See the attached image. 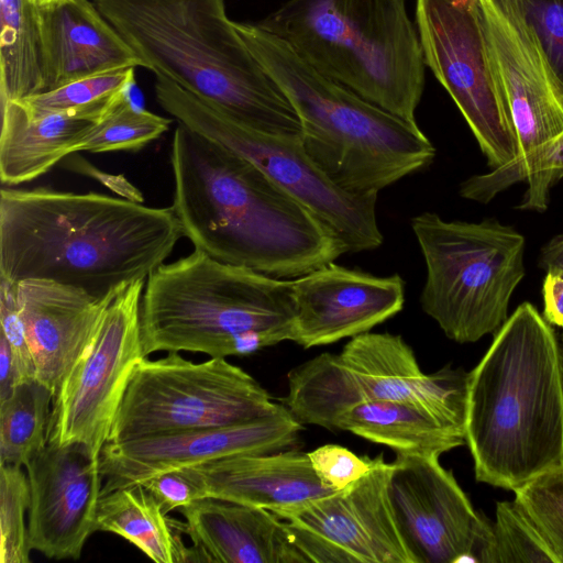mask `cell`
<instances>
[{"label": "cell", "instance_id": "obj_40", "mask_svg": "<svg viewBox=\"0 0 563 563\" xmlns=\"http://www.w3.org/2000/svg\"><path fill=\"white\" fill-rule=\"evenodd\" d=\"M543 318L563 329V272L547 271L542 283Z\"/></svg>", "mask_w": 563, "mask_h": 563}, {"label": "cell", "instance_id": "obj_27", "mask_svg": "<svg viewBox=\"0 0 563 563\" xmlns=\"http://www.w3.org/2000/svg\"><path fill=\"white\" fill-rule=\"evenodd\" d=\"M0 97L22 100L45 89V56L36 0H0Z\"/></svg>", "mask_w": 563, "mask_h": 563}, {"label": "cell", "instance_id": "obj_1", "mask_svg": "<svg viewBox=\"0 0 563 563\" xmlns=\"http://www.w3.org/2000/svg\"><path fill=\"white\" fill-rule=\"evenodd\" d=\"M173 209L195 249L230 265L297 278L346 253L336 234L261 168L178 123Z\"/></svg>", "mask_w": 563, "mask_h": 563}, {"label": "cell", "instance_id": "obj_9", "mask_svg": "<svg viewBox=\"0 0 563 563\" xmlns=\"http://www.w3.org/2000/svg\"><path fill=\"white\" fill-rule=\"evenodd\" d=\"M287 378L283 405L300 423L333 430L336 418L355 405L408 401L465 432L468 373L446 366L423 374L401 335L358 334L341 353H322L294 367Z\"/></svg>", "mask_w": 563, "mask_h": 563}, {"label": "cell", "instance_id": "obj_24", "mask_svg": "<svg viewBox=\"0 0 563 563\" xmlns=\"http://www.w3.org/2000/svg\"><path fill=\"white\" fill-rule=\"evenodd\" d=\"M122 98L38 117L30 115L16 100L1 101V184L12 187L32 181L75 154L76 146Z\"/></svg>", "mask_w": 563, "mask_h": 563}, {"label": "cell", "instance_id": "obj_13", "mask_svg": "<svg viewBox=\"0 0 563 563\" xmlns=\"http://www.w3.org/2000/svg\"><path fill=\"white\" fill-rule=\"evenodd\" d=\"M426 66L459 108L487 165L518 156V140L494 66L478 0H416Z\"/></svg>", "mask_w": 563, "mask_h": 563}, {"label": "cell", "instance_id": "obj_19", "mask_svg": "<svg viewBox=\"0 0 563 563\" xmlns=\"http://www.w3.org/2000/svg\"><path fill=\"white\" fill-rule=\"evenodd\" d=\"M292 342L305 349L368 332L404 308L405 282L329 263L292 279Z\"/></svg>", "mask_w": 563, "mask_h": 563}, {"label": "cell", "instance_id": "obj_31", "mask_svg": "<svg viewBox=\"0 0 563 563\" xmlns=\"http://www.w3.org/2000/svg\"><path fill=\"white\" fill-rule=\"evenodd\" d=\"M558 563L529 516L514 501L496 504L488 563Z\"/></svg>", "mask_w": 563, "mask_h": 563}, {"label": "cell", "instance_id": "obj_5", "mask_svg": "<svg viewBox=\"0 0 563 563\" xmlns=\"http://www.w3.org/2000/svg\"><path fill=\"white\" fill-rule=\"evenodd\" d=\"M235 27L291 101L307 155L335 186L377 195L433 162L437 150L417 122L323 76L258 23L235 22Z\"/></svg>", "mask_w": 563, "mask_h": 563}, {"label": "cell", "instance_id": "obj_25", "mask_svg": "<svg viewBox=\"0 0 563 563\" xmlns=\"http://www.w3.org/2000/svg\"><path fill=\"white\" fill-rule=\"evenodd\" d=\"M333 430L354 433L393 449L396 454L440 456L465 444L463 429L408 401H367L340 415Z\"/></svg>", "mask_w": 563, "mask_h": 563}, {"label": "cell", "instance_id": "obj_34", "mask_svg": "<svg viewBox=\"0 0 563 563\" xmlns=\"http://www.w3.org/2000/svg\"><path fill=\"white\" fill-rule=\"evenodd\" d=\"M533 31L563 91V0H511Z\"/></svg>", "mask_w": 563, "mask_h": 563}, {"label": "cell", "instance_id": "obj_12", "mask_svg": "<svg viewBox=\"0 0 563 563\" xmlns=\"http://www.w3.org/2000/svg\"><path fill=\"white\" fill-rule=\"evenodd\" d=\"M490 56L518 140L515 161L474 175L463 198L488 203L522 181L527 169L563 137V91L533 31L511 0H478Z\"/></svg>", "mask_w": 563, "mask_h": 563}, {"label": "cell", "instance_id": "obj_32", "mask_svg": "<svg viewBox=\"0 0 563 563\" xmlns=\"http://www.w3.org/2000/svg\"><path fill=\"white\" fill-rule=\"evenodd\" d=\"M31 504L27 475L22 466L0 463V561L29 563L31 547L25 514Z\"/></svg>", "mask_w": 563, "mask_h": 563}, {"label": "cell", "instance_id": "obj_20", "mask_svg": "<svg viewBox=\"0 0 563 563\" xmlns=\"http://www.w3.org/2000/svg\"><path fill=\"white\" fill-rule=\"evenodd\" d=\"M121 289L99 298L49 279L33 278L16 284V301L35 379L56 394Z\"/></svg>", "mask_w": 563, "mask_h": 563}, {"label": "cell", "instance_id": "obj_42", "mask_svg": "<svg viewBox=\"0 0 563 563\" xmlns=\"http://www.w3.org/2000/svg\"><path fill=\"white\" fill-rule=\"evenodd\" d=\"M538 265L545 272H563V234L553 236L542 246Z\"/></svg>", "mask_w": 563, "mask_h": 563}, {"label": "cell", "instance_id": "obj_29", "mask_svg": "<svg viewBox=\"0 0 563 563\" xmlns=\"http://www.w3.org/2000/svg\"><path fill=\"white\" fill-rule=\"evenodd\" d=\"M172 120L135 106L123 97L86 137L75 153L139 151L168 131Z\"/></svg>", "mask_w": 563, "mask_h": 563}, {"label": "cell", "instance_id": "obj_36", "mask_svg": "<svg viewBox=\"0 0 563 563\" xmlns=\"http://www.w3.org/2000/svg\"><path fill=\"white\" fill-rule=\"evenodd\" d=\"M141 484L155 497L165 514L207 497L203 483L192 466L165 471Z\"/></svg>", "mask_w": 563, "mask_h": 563}, {"label": "cell", "instance_id": "obj_14", "mask_svg": "<svg viewBox=\"0 0 563 563\" xmlns=\"http://www.w3.org/2000/svg\"><path fill=\"white\" fill-rule=\"evenodd\" d=\"M144 287L145 279L128 284L108 306L54 396L47 442L78 443L100 457L131 376L146 356L140 320Z\"/></svg>", "mask_w": 563, "mask_h": 563}, {"label": "cell", "instance_id": "obj_8", "mask_svg": "<svg viewBox=\"0 0 563 563\" xmlns=\"http://www.w3.org/2000/svg\"><path fill=\"white\" fill-rule=\"evenodd\" d=\"M410 224L426 264L424 313L457 343L495 334L526 274L525 236L494 218L446 221L422 212Z\"/></svg>", "mask_w": 563, "mask_h": 563}, {"label": "cell", "instance_id": "obj_33", "mask_svg": "<svg viewBox=\"0 0 563 563\" xmlns=\"http://www.w3.org/2000/svg\"><path fill=\"white\" fill-rule=\"evenodd\" d=\"M515 500L533 521L554 555L563 563V464L512 490Z\"/></svg>", "mask_w": 563, "mask_h": 563}, {"label": "cell", "instance_id": "obj_16", "mask_svg": "<svg viewBox=\"0 0 563 563\" xmlns=\"http://www.w3.org/2000/svg\"><path fill=\"white\" fill-rule=\"evenodd\" d=\"M388 495L415 563H488L493 522L477 512L439 456L397 454Z\"/></svg>", "mask_w": 563, "mask_h": 563}, {"label": "cell", "instance_id": "obj_38", "mask_svg": "<svg viewBox=\"0 0 563 563\" xmlns=\"http://www.w3.org/2000/svg\"><path fill=\"white\" fill-rule=\"evenodd\" d=\"M563 177V137L525 173L527 190L518 208L542 212L548 208L550 189Z\"/></svg>", "mask_w": 563, "mask_h": 563}, {"label": "cell", "instance_id": "obj_45", "mask_svg": "<svg viewBox=\"0 0 563 563\" xmlns=\"http://www.w3.org/2000/svg\"><path fill=\"white\" fill-rule=\"evenodd\" d=\"M562 341H563V335H562Z\"/></svg>", "mask_w": 563, "mask_h": 563}, {"label": "cell", "instance_id": "obj_35", "mask_svg": "<svg viewBox=\"0 0 563 563\" xmlns=\"http://www.w3.org/2000/svg\"><path fill=\"white\" fill-rule=\"evenodd\" d=\"M321 482L333 490H342L365 476L376 457L358 456L338 444H325L308 453Z\"/></svg>", "mask_w": 563, "mask_h": 563}, {"label": "cell", "instance_id": "obj_10", "mask_svg": "<svg viewBox=\"0 0 563 563\" xmlns=\"http://www.w3.org/2000/svg\"><path fill=\"white\" fill-rule=\"evenodd\" d=\"M155 95L178 123L249 159L297 198L336 234L346 253L383 244L377 195H353L331 183L307 155L301 137L247 126L161 76Z\"/></svg>", "mask_w": 563, "mask_h": 563}, {"label": "cell", "instance_id": "obj_18", "mask_svg": "<svg viewBox=\"0 0 563 563\" xmlns=\"http://www.w3.org/2000/svg\"><path fill=\"white\" fill-rule=\"evenodd\" d=\"M29 543L48 559L77 560L98 531L103 475L100 459L78 443L47 442L26 465Z\"/></svg>", "mask_w": 563, "mask_h": 563}, {"label": "cell", "instance_id": "obj_22", "mask_svg": "<svg viewBox=\"0 0 563 563\" xmlns=\"http://www.w3.org/2000/svg\"><path fill=\"white\" fill-rule=\"evenodd\" d=\"M199 562L308 563L273 511L214 497L181 507Z\"/></svg>", "mask_w": 563, "mask_h": 563}, {"label": "cell", "instance_id": "obj_21", "mask_svg": "<svg viewBox=\"0 0 563 563\" xmlns=\"http://www.w3.org/2000/svg\"><path fill=\"white\" fill-rule=\"evenodd\" d=\"M38 11L45 56L44 91L103 71L144 67L92 1L52 0L38 4Z\"/></svg>", "mask_w": 563, "mask_h": 563}, {"label": "cell", "instance_id": "obj_17", "mask_svg": "<svg viewBox=\"0 0 563 563\" xmlns=\"http://www.w3.org/2000/svg\"><path fill=\"white\" fill-rule=\"evenodd\" d=\"M301 428L280 404L272 413L246 422L107 442L99 457L106 478L102 493L142 483L172 468L280 451L296 442Z\"/></svg>", "mask_w": 563, "mask_h": 563}, {"label": "cell", "instance_id": "obj_6", "mask_svg": "<svg viewBox=\"0 0 563 563\" xmlns=\"http://www.w3.org/2000/svg\"><path fill=\"white\" fill-rule=\"evenodd\" d=\"M140 320L145 355H250L292 341V279L225 264L195 249L147 277Z\"/></svg>", "mask_w": 563, "mask_h": 563}, {"label": "cell", "instance_id": "obj_30", "mask_svg": "<svg viewBox=\"0 0 563 563\" xmlns=\"http://www.w3.org/2000/svg\"><path fill=\"white\" fill-rule=\"evenodd\" d=\"M134 86V67L87 76L19 101L32 117L115 102Z\"/></svg>", "mask_w": 563, "mask_h": 563}, {"label": "cell", "instance_id": "obj_15", "mask_svg": "<svg viewBox=\"0 0 563 563\" xmlns=\"http://www.w3.org/2000/svg\"><path fill=\"white\" fill-rule=\"evenodd\" d=\"M383 455L342 490L278 510L308 563H415L388 495Z\"/></svg>", "mask_w": 563, "mask_h": 563}, {"label": "cell", "instance_id": "obj_4", "mask_svg": "<svg viewBox=\"0 0 563 563\" xmlns=\"http://www.w3.org/2000/svg\"><path fill=\"white\" fill-rule=\"evenodd\" d=\"M144 67L253 129L301 137L291 101L250 51L224 0H92Z\"/></svg>", "mask_w": 563, "mask_h": 563}, {"label": "cell", "instance_id": "obj_23", "mask_svg": "<svg viewBox=\"0 0 563 563\" xmlns=\"http://www.w3.org/2000/svg\"><path fill=\"white\" fill-rule=\"evenodd\" d=\"M207 497L273 512L330 495L306 452L289 450L242 454L192 465Z\"/></svg>", "mask_w": 563, "mask_h": 563}, {"label": "cell", "instance_id": "obj_43", "mask_svg": "<svg viewBox=\"0 0 563 563\" xmlns=\"http://www.w3.org/2000/svg\"><path fill=\"white\" fill-rule=\"evenodd\" d=\"M49 1H52V0H36V2H37L38 4L47 3V2H49Z\"/></svg>", "mask_w": 563, "mask_h": 563}, {"label": "cell", "instance_id": "obj_26", "mask_svg": "<svg viewBox=\"0 0 563 563\" xmlns=\"http://www.w3.org/2000/svg\"><path fill=\"white\" fill-rule=\"evenodd\" d=\"M98 531L112 532L131 542L157 563L199 562L195 547L187 548L186 522L165 514L143 484L102 493L97 512Z\"/></svg>", "mask_w": 563, "mask_h": 563}, {"label": "cell", "instance_id": "obj_7", "mask_svg": "<svg viewBox=\"0 0 563 563\" xmlns=\"http://www.w3.org/2000/svg\"><path fill=\"white\" fill-rule=\"evenodd\" d=\"M257 23L323 76L416 122L426 63L405 0H288Z\"/></svg>", "mask_w": 563, "mask_h": 563}, {"label": "cell", "instance_id": "obj_37", "mask_svg": "<svg viewBox=\"0 0 563 563\" xmlns=\"http://www.w3.org/2000/svg\"><path fill=\"white\" fill-rule=\"evenodd\" d=\"M1 334L13 354L20 383L35 378V366L16 301V285L0 278Z\"/></svg>", "mask_w": 563, "mask_h": 563}, {"label": "cell", "instance_id": "obj_39", "mask_svg": "<svg viewBox=\"0 0 563 563\" xmlns=\"http://www.w3.org/2000/svg\"><path fill=\"white\" fill-rule=\"evenodd\" d=\"M66 158V163L64 164L66 168L96 179L104 187L114 191L121 198L143 203L144 197L142 191L131 184L123 175L108 174L80 156H71L70 154Z\"/></svg>", "mask_w": 563, "mask_h": 563}, {"label": "cell", "instance_id": "obj_28", "mask_svg": "<svg viewBox=\"0 0 563 563\" xmlns=\"http://www.w3.org/2000/svg\"><path fill=\"white\" fill-rule=\"evenodd\" d=\"M54 396L34 378L0 401V463L25 466L45 448Z\"/></svg>", "mask_w": 563, "mask_h": 563}, {"label": "cell", "instance_id": "obj_44", "mask_svg": "<svg viewBox=\"0 0 563 563\" xmlns=\"http://www.w3.org/2000/svg\"><path fill=\"white\" fill-rule=\"evenodd\" d=\"M561 356H562V373H563V345L561 347Z\"/></svg>", "mask_w": 563, "mask_h": 563}, {"label": "cell", "instance_id": "obj_11", "mask_svg": "<svg viewBox=\"0 0 563 563\" xmlns=\"http://www.w3.org/2000/svg\"><path fill=\"white\" fill-rule=\"evenodd\" d=\"M279 406L258 382L225 358L194 363L168 352L137 364L108 442L246 422Z\"/></svg>", "mask_w": 563, "mask_h": 563}, {"label": "cell", "instance_id": "obj_3", "mask_svg": "<svg viewBox=\"0 0 563 563\" xmlns=\"http://www.w3.org/2000/svg\"><path fill=\"white\" fill-rule=\"evenodd\" d=\"M465 444L477 482L516 489L563 464V373L552 325L528 301L468 373Z\"/></svg>", "mask_w": 563, "mask_h": 563}, {"label": "cell", "instance_id": "obj_2", "mask_svg": "<svg viewBox=\"0 0 563 563\" xmlns=\"http://www.w3.org/2000/svg\"><path fill=\"white\" fill-rule=\"evenodd\" d=\"M184 231L173 207L48 187L0 191V278L49 279L99 298L146 279Z\"/></svg>", "mask_w": 563, "mask_h": 563}, {"label": "cell", "instance_id": "obj_41", "mask_svg": "<svg viewBox=\"0 0 563 563\" xmlns=\"http://www.w3.org/2000/svg\"><path fill=\"white\" fill-rule=\"evenodd\" d=\"M19 384L12 351L7 339L0 334V401L7 399Z\"/></svg>", "mask_w": 563, "mask_h": 563}]
</instances>
